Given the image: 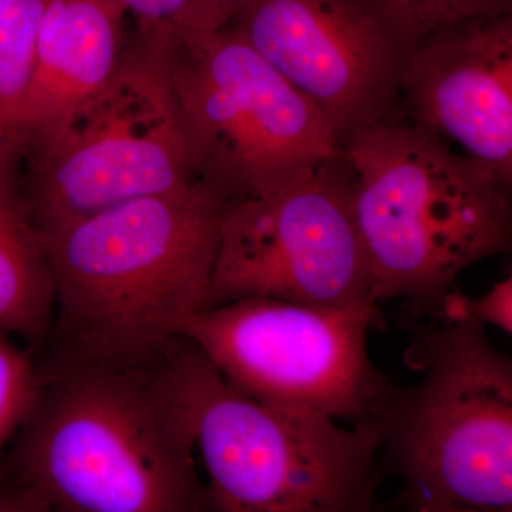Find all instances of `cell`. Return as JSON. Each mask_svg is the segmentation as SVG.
<instances>
[{"instance_id": "6da1fadb", "label": "cell", "mask_w": 512, "mask_h": 512, "mask_svg": "<svg viewBox=\"0 0 512 512\" xmlns=\"http://www.w3.org/2000/svg\"><path fill=\"white\" fill-rule=\"evenodd\" d=\"M232 202L195 181L40 231L57 363L147 366L201 311Z\"/></svg>"}, {"instance_id": "7a4b0ae2", "label": "cell", "mask_w": 512, "mask_h": 512, "mask_svg": "<svg viewBox=\"0 0 512 512\" xmlns=\"http://www.w3.org/2000/svg\"><path fill=\"white\" fill-rule=\"evenodd\" d=\"M161 359L147 366L56 363L40 375L12 480L47 511L212 510Z\"/></svg>"}, {"instance_id": "3957f363", "label": "cell", "mask_w": 512, "mask_h": 512, "mask_svg": "<svg viewBox=\"0 0 512 512\" xmlns=\"http://www.w3.org/2000/svg\"><path fill=\"white\" fill-rule=\"evenodd\" d=\"M342 154L377 302L439 312L464 269L510 251L511 184L433 131L382 121Z\"/></svg>"}, {"instance_id": "277c9868", "label": "cell", "mask_w": 512, "mask_h": 512, "mask_svg": "<svg viewBox=\"0 0 512 512\" xmlns=\"http://www.w3.org/2000/svg\"><path fill=\"white\" fill-rule=\"evenodd\" d=\"M161 370L200 450L212 510H372L386 436L380 417L346 429L326 414L259 402L185 336L171 343Z\"/></svg>"}, {"instance_id": "5b68a950", "label": "cell", "mask_w": 512, "mask_h": 512, "mask_svg": "<svg viewBox=\"0 0 512 512\" xmlns=\"http://www.w3.org/2000/svg\"><path fill=\"white\" fill-rule=\"evenodd\" d=\"M421 379L389 383L377 417L414 512L512 510V362L473 320L416 333Z\"/></svg>"}, {"instance_id": "8992f818", "label": "cell", "mask_w": 512, "mask_h": 512, "mask_svg": "<svg viewBox=\"0 0 512 512\" xmlns=\"http://www.w3.org/2000/svg\"><path fill=\"white\" fill-rule=\"evenodd\" d=\"M37 232L195 183L163 49L130 36L117 72L20 144Z\"/></svg>"}, {"instance_id": "52a82bcc", "label": "cell", "mask_w": 512, "mask_h": 512, "mask_svg": "<svg viewBox=\"0 0 512 512\" xmlns=\"http://www.w3.org/2000/svg\"><path fill=\"white\" fill-rule=\"evenodd\" d=\"M195 180L231 202L269 194L342 154L323 111L224 26L158 40Z\"/></svg>"}, {"instance_id": "ba28073f", "label": "cell", "mask_w": 512, "mask_h": 512, "mask_svg": "<svg viewBox=\"0 0 512 512\" xmlns=\"http://www.w3.org/2000/svg\"><path fill=\"white\" fill-rule=\"evenodd\" d=\"M383 325L376 301L330 309L247 298L192 313L181 335L239 392L355 424L377 419L389 386L367 352Z\"/></svg>"}, {"instance_id": "9c48e42d", "label": "cell", "mask_w": 512, "mask_h": 512, "mask_svg": "<svg viewBox=\"0 0 512 512\" xmlns=\"http://www.w3.org/2000/svg\"><path fill=\"white\" fill-rule=\"evenodd\" d=\"M247 298L377 302L343 154L225 212L204 309Z\"/></svg>"}, {"instance_id": "30bf717a", "label": "cell", "mask_w": 512, "mask_h": 512, "mask_svg": "<svg viewBox=\"0 0 512 512\" xmlns=\"http://www.w3.org/2000/svg\"><path fill=\"white\" fill-rule=\"evenodd\" d=\"M343 140L393 120L420 37L387 0H239L228 22Z\"/></svg>"}, {"instance_id": "8fae6325", "label": "cell", "mask_w": 512, "mask_h": 512, "mask_svg": "<svg viewBox=\"0 0 512 512\" xmlns=\"http://www.w3.org/2000/svg\"><path fill=\"white\" fill-rule=\"evenodd\" d=\"M400 97L413 123L512 184V15L458 20L421 37Z\"/></svg>"}, {"instance_id": "7c38bea8", "label": "cell", "mask_w": 512, "mask_h": 512, "mask_svg": "<svg viewBox=\"0 0 512 512\" xmlns=\"http://www.w3.org/2000/svg\"><path fill=\"white\" fill-rule=\"evenodd\" d=\"M127 18L117 0H46L20 144L117 72L130 42Z\"/></svg>"}, {"instance_id": "4fadbf2b", "label": "cell", "mask_w": 512, "mask_h": 512, "mask_svg": "<svg viewBox=\"0 0 512 512\" xmlns=\"http://www.w3.org/2000/svg\"><path fill=\"white\" fill-rule=\"evenodd\" d=\"M55 291L23 190L18 144L0 140V330L40 342L52 326Z\"/></svg>"}, {"instance_id": "5bb4252c", "label": "cell", "mask_w": 512, "mask_h": 512, "mask_svg": "<svg viewBox=\"0 0 512 512\" xmlns=\"http://www.w3.org/2000/svg\"><path fill=\"white\" fill-rule=\"evenodd\" d=\"M46 0L0 2V140L18 144Z\"/></svg>"}, {"instance_id": "9a60e30c", "label": "cell", "mask_w": 512, "mask_h": 512, "mask_svg": "<svg viewBox=\"0 0 512 512\" xmlns=\"http://www.w3.org/2000/svg\"><path fill=\"white\" fill-rule=\"evenodd\" d=\"M134 32L158 40H194L228 25L239 0H117Z\"/></svg>"}, {"instance_id": "2e32d148", "label": "cell", "mask_w": 512, "mask_h": 512, "mask_svg": "<svg viewBox=\"0 0 512 512\" xmlns=\"http://www.w3.org/2000/svg\"><path fill=\"white\" fill-rule=\"evenodd\" d=\"M42 376L29 353L0 330V448L23 427L39 396Z\"/></svg>"}, {"instance_id": "e0dca14e", "label": "cell", "mask_w": 512, "mask_h": 512, "mask_svg": "<svg viewBox=\"0 0 512 512\" xmlns=\"http://www.w3.org/2000/svg\"><path fill=\"white\" fill-rule=\"evenodd\" d=\"M409 20L420 39L458 20L512 15V0H387Z\"/></svg>"}, {"instance_id": "ac0fdd59", "label": "cell", "mask_w": 512, "mask_h": 512, "mask_svg": "<svg viewBox=\"0 0 512 512\" xmlns=\"http://www.w3.org/2000/svg\"><path fill=\"white\" fill-rule=\"evenodd\" d=\"M437 313L444 320H473L483 326H495L511 335L512 278L508 276L478 299H468L456 292H450Z\"/></svg>"}, {"instance_id": "d6986e66", "label": "cell", "mask_w": 512, "mask_h": 512, "mask_svg": "<svg viewBox=\"0 0 512 512\" xmlns=\"http://www.w3.org/2000/svg\"><path fill=\"white\" fill-rule=\"evenodd\" d=\"M46 504L28 488L10 480L0 483V512H42Z\"/></svg>"}, {"instance_id": "ffe728a7", "label": "cell", "mask_w": 512, "mask_h": 512, "mask_svg": "<svg viewBox=\"0 0 512 512\" xmlns=\"http://www.w3.org/2000/svg\"><path fill=\"white\" fill-rule=\"evenodd\" d=\"M0 2H2V0H0Z\"/></svg>"}]
</instances>
